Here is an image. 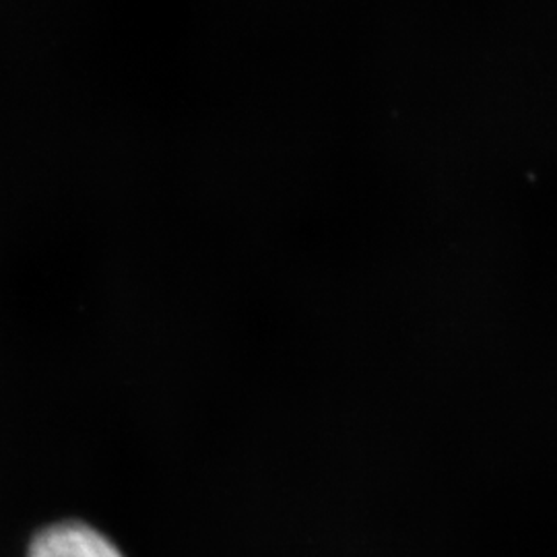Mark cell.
I'll list each match as a JSON object with an SVG mask.
<instances>
[{"label": "cell", "mask_w": 557, "mask_h": 557, "mask_svg": "<svg viewBox=\"0 0 557 557\" xmlns=\"http://www.w3.org/2000/svg\"><path fill=\"white\" fill-rule=\"evenodd\" d=\"M27 557H126L119 545L81 520H64L32 539Z\"/></svg>", "instance_id": "6da1fadb"}]
</instances>
